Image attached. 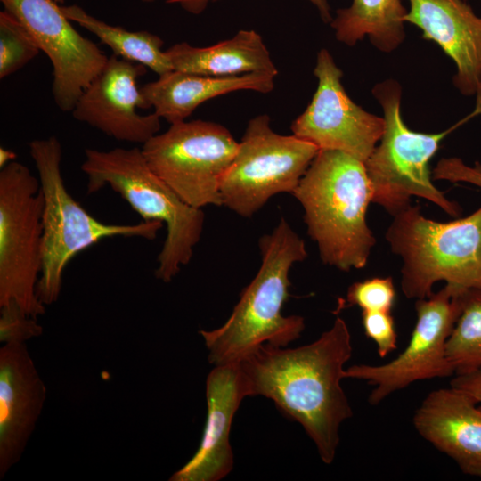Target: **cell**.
Returning a JSON list of instances; mask_svg holds the SVG:
<instances>
[{
	"label": "cell",
	"instance_id": "cell-1",
	"mask_svg": "<svg viewBox=\"0 0 481 481\" xmlns=\"http://www.w3.org/2000/svg\"><path fill=\"white\" fill-rule=\"evenodd\" d=\"M352 350L349 329L337 317L310 344L295 348L263 344L238 361L249 396L271 399L298 422L326 464L336 457L341 424L353 415L341 387Z\"/></svg>",
	"mask_w": 481,
	"mask_h": 481
},
{
	"label": "cell",
	"instance_id": "cell-2",
	"mask_svg": "<svg viewBox=\"0 0 481 481\" xmlns=\"http://www.w3.org/2000/svg\"><path fill=\"white\" fill-rule=\"evenodd\" d=\"M258 245L261 265L227 321L215 330L199 331L214 366L238 362L263 344L286 347L305 330L302 316L282 314L289 297L290 268L308 255L304 240L281 218Z\"/></svg>",
	"mask_w": 481,
	"mask_h": 481
},
{
	"label": "cell",
	"instance_id": "cell-3",
	"mask_svg": "<svg viewBox=\"0 0 481 481\" xmlns=\"http://www.w3.org/2000/svg\"><path fill=\"white\" fill-rule=\"evenodd\" d=\"M292 194L323 264L343 272L367 265L376 239L366 222L373 192L363 161L320 150Z\"/></svg>",
	"mask_w": 481,
	"mask_h": 481
},
{
	"label": "cell",
	"instance_id": "cell-4",
	"mask_svg": "<svg viewBox=\"0 0 481 481\" xmlns=\"http://www.w3.org/2000/svg\"><path fill=\"white\" fill-rule=\"evenodd\" d=\"M81 170L87 193L105 186L118 193L143 221H160L167 237L158 255L155 277L170 282L190 263L205 221L201 208L185 203L151 168L142 149H86Z\"/></svg>",
	"mask_w": 481,
	"mask_h": 481
},
{
	"label": "cell",
	"instance_id": "cell-5",
	"mask_svg": "<svg viewBox=\"0 0 481 481\" xmlns=\"http://www.w3.org/2000/svg\"><path fill=\"white\" fill-rule=\"evenodd\" d=\"M393 217L385 237L403 261L401 289L407 298L430 297L440 281L481 289V206L446 223L425 217L412 205Z\"/></svg>",
	"mask_w": 481,
	"mask_h": 481
},
{
	"label": "cell",
	"instance_id": "cell-6",
	"mask_svg": "<svg viewBox=\"0 0 481 481\" xmlns=\"http://www.w3.org/2000/svg\"><path fill=\"white\" fill-rule=\"evenodd\" d=\"M43 194L42 269L37 296L45 306L59 298L65 267L82 250L102 239L122 236L153 240L160 221L107 224L92 216L69 192L61 175L62 148L56 136L29 143Z\"/></svg>",
	"mask_w": 481,
	"mask_h": 481
},
{
	"label": "cell",
	"instance_id": "cell-7",
	"mask_svg": "<svg viewBox=\"0 0 481 481\" xmlns=\"http://www.w3.org/2000/svg\"><path fill=\"white\" fill-rule=\"evenodd\" d=\"M372 93L382 107L385 121L379 144L364 163L372 187V202L394 216L410 207L411 197L416 196L459 217L461 207L434 185L429 169L439 143L457 126L436 134L415 132L403 120L398 82L389 79L379 83Z\"/></svg>",
	"mask_w": 481,
	"mask_h": 481
},
{
	"label": "cell",
	"instance_id": "cell-8",
	"mask_svg": "<svg viewBox=\"0 0 481 481\" xmlns=\"http://www.w3.org/2000/svg\"><path fill=\"white\" fill-rule=\"evenodd\" d=\"M43 194L28 167L0 171V306L15 300L31 317L45 313L37 296L42 269Z\"/></svg>",
	"mask_w": 481,
	"mask_h": 481
},
{
	"label": "cell",
	"instance_id": "cell-9",
	"mask_svg": "<svg viewBox=\"0 0 481 481\" xmlns=\"http://www.w3.org/2000/svg\"><path fill=\"white\" fill-rule=\"evenodd\" d=\"M318 151L293 134L274 132L268 115L251 118L221 181L223 205L251 217L273 195L292 193Z\"/></svg>",
	"mask_w": 481,
	"mask_h": 481
},
{
	"label": "cell",
	"instance_id": "cell-10",
	"mask_svg": "<svg viewBox=\"0 0 481 481\" xmlns=\"http://www.w3.org/2000/svg\"><path fill=\"white\" fill-rule=\"evenodd\" d=\"M239 143L220 124L181 121L143 144L152 171L185 203L201 208L222 206L220 184Z\"/></svg>",
	"mask_w": 481,
	"mask_h": 481
},
{
	"label": "cell",
	"instance_id": "cell-11",
	"mask_svg": "<svg viewBox=\"0 0 481 481\" xmlns=\"http://www.w3.org/2000/svg\"><path fill=\"white\" fill-rule=\"evenodd\" d=\"M463 289L445 284L430 297L417 299L416 323L404 351L384 364L351 365L345 369L344 379L365 380L371 385L368 401L378 405L416 381L452 377L446 344L461 314Z\"/></svg>",
	"mask_w": 481,
	"mask_h": 481
},
{
	"label": "cell",
	"instance_id": "cell-12",
	"mask_svg": "<svg viewBox=\"0 0 481 481\" xmlns=\"http://www.w3.org/2000/svg\"><path fill=\"white\" fill-rule=\"evenodd\" d=\"M318 84L312 101L291 124L292 134L320 150L340 151L363 163L384 132L383 118L355 103L346 93L343 73L327 49L317 54Z\"/></svg>",
	"mask_w": 481,
	"mask_h": 481
},
{
	"label": "cell",
	"instance_id": "cell-13",
	"mask_svg": "<svg viewBox=\"0 0 481 481\" xmlns=\"http://www.w3.org/2000/svg\"><path fill=\"white\" fill-rule=\"evenodd\" d=\"M4 10L29 31L53 66L52 94L58 108L71 112L109 58L80 35L53 0H1Z\"/></svg>",
	"mask_w": 481,
	"mask_h": 481
},
{
	"label": "cell",
	"instance_id": "cell-14",
	"mask_svg": "<svg viewBox=\"0 0 481 481\" xmlns=\"http://www.w3.org/2000/svg\"><path fill=\"white\" fill-rule=\"evenodd\" d=\"M145 73V66L111 55L78 98L73 118L118 141L145 143L160 129L155 112L141 115L136 110L150 108L137 86Z\"/></svg>",
	"mask_w": 481,
	"mask_h": 481
},
{
	"label": "cell",
	"instance_id": "cell-15",
	"mask_svg": "<svg viewBox=\"0 0 481 481\" xmlns=\"http://www.w3.org/2000/svg\"><path fill=\"white\" fill-rule=\"evenodd\" d=\"M404 21L425 39L436 43L454 62L453 84L465 96H476L481 114V17L463 0H408Z\"/></svg>",
	"mask_w": 481,
	"mask_h": 481
},
{
	"label": "cell",
	"instance_id": "cell-16",
	"mask_svg": "<svg viewBox=\"0 0 481 481\" xmlns=\"http://www.w3.org/2000/svg\"><path fill=\"white\" fill-rule=\"evenodd\" d=\"M46 399V387L25 343L0 349V478L16 465Z\"/></svg>",
	"mask_w": 481,
	"mask_h": 481
},
{
	"label": "cell",
	"instance_id": "cell-17",
	"mask_svg": "<svg viewBox=\"0 0 481 481\" xmlns=\"http://www.w3.org/2000/svg\"><path fill=\"white\" fill-rule=\"evenodd\" d=\"M247 396L248 386L238 362L213 368L206 381L207 419L200 446L170 481H219L232 470L230 431Z\"/></svg>",
	"mask_w": 481,
	"mask_h": 481
},
{
	"label": "cell",
	"instance_id": "cell-18",
	"mask_svg": "<svg viewBox=\"0 0 481 481\" xmlns=\"http://www.w3.org/2000/svg\"><path fill=\"white\" fill-rule=\"evenodd\" d=\"M412 423L426 441L455 461L462 473L481 477V404L450 386L431 391Z\"/></svg>",
	"mask_w": 481,
	"mask_h": 481
},
{
	"label": "cell",
	"instance_id": "cell-19",
	"mask_svg": "<svg viewBox=\"0 0 481 481\" xmlns=\"http://www.w3.org/2000/svg\"><path fill=\"white\" fill-rule=\"evenodd\" d=\"M275 76L250 73L234 77H209L178 70L159 76L141 87L149 107L168 123L184 121L201 103L240 90L266 94L274 87Z\"/></svg>",
	"mask_w": 481,
	"mask_h": 481
},
{
	"label": "cell",
	"instance_id": "cell-20",
	"mask_svg": "<svg viewBox=\"0 0 481 481\" xmlns=\"http://www.w3.org/2000/svg\"><path fill=\"white\" fill-rule=\"evenodd\" d=\"M166 53L174 70L187 73L209 77L278 75L262 37L252 29H241L232 37L206 47L178 43Z\"/></svg>",
	"mask_w": 481,
	"mask_h": 481
},
{
	"label": "cell",
	"instance_id": "cell-21",
	"mask_svg": "<svg viewBox=\"0 0 481 481\" xmlns=\"http://www.w3.org/2000/svg\"><path fill=\"white\" fill-rule=\"evenodd\" d=\"M406 12L402 0H353L330 23L337 39L349 46L368 37L376 48L390 53L405 37Z\"/></svg>",
	"mask_w": 481,
	"mask_h": 481
},
{
	"label": "cell",
	"instance_id": "cell-22",
	"mask_svg": "<svg viewBox=\"0 0 481 481\" xmlns=\"http://www.w3.org/2000/svg\"><path fill=\"white\" fill-rule=\"evenodd\" d=\"M61 9L70 21L77 22L108 45L114 55L142 64L159 76L173 70L166 51L162 50L164 41L157 35L110 25L76 4L61 6Z\"/></svg>",
	"mask_w": 481,
	"mask_h": 481
},
{
	"label": "cell",
	"instance_id": "cell-23",
	"mask_svg": "<svg viewBox=\"0 0 481 481\" xmlns=\"http://www.w3.org/2000/svg\"><path fill=\"white\" fill-rule=\"evenodd\" d=\"M446 356L454 375L481 368V289L462 290L461 311L447 340Z\"/></svg>",
	"mask_w": 481,
	"mask_h": 481
},
{
	"label": "cell",
	"instance_id": "cell-24",
	"mask_svg": "<svg viewBox=\"0 0 481 481\" xmlns=\"http://www.w3.org/2000/svg\"><path fill=\"white\" fill-rule=\"evenodd\" d=\"M39 52L26 27L6 10L0 12V77L18 71Z\"/></svg>",
	"mask_w": 481,
	"mask_h": 481
},
{
	"label": "cell",
	"instance_id": "cell-25",
	"mask_svg": "<svg viewBox=\"0 0 481 481\" xmlns=\"http://www.w3.org/2000/svg\"><path fill=\"white\" fill-rule=\"evenodd\" d=\"M395 289L392 277H374L354 282L347 289L345 301L339 306H356L362 311L392 312Z\"/></svg>",
	"mask_w": 481,
	"mask_h": 481
},
{
	"label": "cell",
	"instance_id": "cell-26",
	"mask_svg": "<svg viewBox=\"0 0 481 481\" xmlns=\"http://www.w3.org/2000/svg\"><path fill=\"white\" fill-rule=\"evenodd\" d=\"M0 341L7 343H25L39 337L43 327L37 319L29 316L15 301L11 300L0 306Z\"/></svg>",
	"mask_w": 481,
	"mask_h": 481
},
{
	"label": "cell",
	"instance_id": "cell-27",
	"mask_svg": "<svg viewBox=\"0 0 481 481\" xmlns=\"http://www.w3.org/2000/svg\"><path fill=\"white\" fill-rule=\"evenodd\" d=\"M362 324L367 338L383 358L396 349L397 333L392 312L362 311Z\"/></svg>",
	"mask_w": 481,
	"mask_h": 481
},
{
	"label": "cell",
	"instance_id": "cell-28",
	"mask_svg": "<svg viewBox=\"0 0 481 481\" xmlns=\"http://www.w3.org/2000/svg\"><path fill=\"white\" fill-rule=\"evenodd\" d=\"M431 175L433 180L468 183L481 188V163L478 161L470 167L459 158H443L437 162Z\"/></svg>",
	"mask_w": 481,
	"mask_h": 481
},
{
	"label": "cell",
	"instance_id": "cell-29",
	"mask_svg": "<svg viewBox=\"0 0 481 481\" xmlns=\"http://www.w3.org/2000/svg\"><path fill=\"white\" fill-rule=\"evenodd\" d=\"M450 386L465 392L481 404V368L472 372L454 375Z\"/></svg>",
	"mask_w": 481,
	"mask_h": 481
},
{
	"label": "cell",
	"instance_id": "cell-30",
	"mask_svg": "<svg viewBox=\"0 0 481 481\" xmlns=\"http://www.w3.org/2000/svg\"><path fill=\"white\" fill-rule=\"evenodd\" d=\"M209 1L210 0H174L171 4H178L181 6H183L184 9H186L187 11L197 13L202 11ZM307 1H309L317 8L321 15V18L325 22H330L332 20L328 0H307Z\"/></svg>",
	"mask_w": 481,
	"mask_h": 481
},
{
	"label": "cell",
	"instance_id": "cell-31",
	"mask_svg": "<svg viewBox=\"0 0 481 481\" xmlns=\"http://www.w3.org/2000/svg\"><path fill=\"white\" fill-rule=\"evenodd\" d=\"M17 155L14 151L4 147L0 148V167H5L10 162L15 160Z\"/></svg>",
	"mask_w": 481,
	"mask_h": 481
},
{
	"label": "cell",
	"instance_id": "cell-32",
	"mask_svg": "<svg viewBox=\"0 0 481 481\" xmlns=\"http://www.w3.org/2000/svg\"><path fill=\"white\" fill-rule=\"evenodd\" d=\"M143 2H145V3H151V2H154V1H157V0H141ZM167 3L168 4H171L174 0H165Z\"/></svg>",
	"mask_w": 481,
	"mask_h": 481
},
{
	"label": "cell",
	"instance_id": "cell-33",
	"mask_svg": "<svg viewBox=\"0 0 481 481\" xmlns=\"http://www.w3.org/2000/svg\"><path fill=\"white\" fill-rule=\"evenodd\" d=\"M53 1H55L56 3H61V4L64 2V0H53Z\"/></svg>",
	"mask_w": 481,
	"mask_h": 481
},
{
	"label": "cell",
	"instance_id": "cell-34",
	"mask_svg": "<svg viewBox=\"0 0 481 481\" xmlns=\"http://www.w3.org/2000/svg\"><path fill=\"white\" fill-rule=\"evenodd\" d=\"M481 1V0H480Z\"/></svg>",
	"mask_w": 481,
	"mask_h": 481
}]
</instances>
